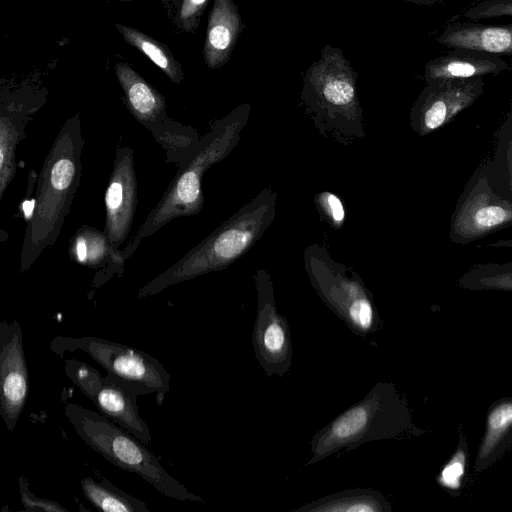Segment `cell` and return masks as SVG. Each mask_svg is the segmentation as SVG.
<instances>
[{"instance_id":"obj_1","label":"cell","mask_w":512,"mask_h":512,"mask_svg":"<svg viewBox=\"0 0 512 512\" xmlns=\"http://www.w3.org/2000/svg\"><path fill=\"white\" fill-rule=\"evenodd\" d=\"M83 145L80 117L75 115L59 130L40 170L22 243L21 272L31 268L60 235L81 182Z\"/></svg>"},{"instance_id":"obj_2","label":"cell","mask_w":512,"mask_h":512,"mask_svg":"<svg viewBox=\"0 0 512 512\" xmlns=\"http://www.w3.org/2000/svg\"><path fill=\"white\" fill-rule=\"evenodd\" d=\"M251 105L243 103L214 122L196 146L178 164L176 174L155 207L139 226L136 236L121 249L127 260L141 240L170 221L199 214L204 206L202 181L211 166L224 160L236 147L248 122Z\"/></svg>"},{"instance_id":"obj_3","label":"cell","mask_w":512,"mask_h":512,"mask_svg":"<svg viewBox=\"0 0 512 512\" xmlns=\"http://www.w3.org/2000/svg\"><path fill=\"white\" fill-rule=\"evenodd\" d=\"M278 193L262 189L181 259L144 284L137 299L204 274L228 268L259 241L276 217Z\"/></svg>"},{"instance_id":"obj_4","label":"cell","mask_w":512,"mask_h":512,"mask_svg":"<svg viewBox=\"0 0 512 512\" xmlns=\"http://www.w3.org/2000/svg\"><path fill=\"white\" fill-rule=\"evenodd\" d=\"M356 79L342 50L330 45L321 49L320 59L303 76L300 98L307 117L322 136L343 146L366 136Z\"/></svg>"},{"instance_id":"obj_5","label":"cell","mask_w":512,"mask_h":512,"mask_svg":"<svg viewBox=\"0 0 512 512\" xmlns=\"http://www.w3.org/2000/svg\"><path fill=\"white\" fill-rule=\"evenodd\" d=\"M406 399L391 382H378L358 402L317 431L310 440L315 464L340 450L355 449L376 440L419 434Z\"/></svg>"},{"instance_id":"obj_6","label":"cell","mask_w":512,"mask_h":512,"mask_svg":"<svg viewBox=\"0 0 512 512\" xmlns=\"http://www.w3.org/2000/svg\"><path fill=\"white\" fill-rule=\"evenodd\" d=\"M64 416L77 435L113 465L137 474L166 497L204 502L172 477L142 441L105 415L76 403H66Z\"/></svg>"},{"instance_id":"obj_7","label":"cell","mask_w":512,"mask_h":512,"mask_svg":"<svg viewBox=\"0 0 512 512\" xmlns=\"http://www.w3.org/2000/svg\"><path fill=\"white\" fill-rule=\"evenodd\" d=\"M303 260L318 297L354 334L366 338L381 329L373 295L356 272L336 262L319 243L305 248Z\"/></svg>"},{"instance_id":"obj_8","label":"cell","mask_w":512,"mask_h":512,"mask_svg":"<svg viewBox=\"0 0 512 512\" xmlns=\"http://www.w3.org/2000/svg\"><path fill=\"white\" fill-rule=\"evenodd\" d=\"M50 350L63 357L66 352L83 351L107 374L115 377L139 395L156 394L158 404L170 390V374L152 355L125 344L95 336H55Z\"/></svg>"},{"instance_id":"obj_9","label":"cell","mask_w":512,"mask_h":512,"mask_svg":"<svg viewBox=\"0 0 512 512\" xmlns=\"http://www.w3.org/2000/svg\"><path fill=\"white\" fill-rule=\"evenodd\" d=\"M115 74L132 116L166 150L167 161L179 164L201 137L193 128L170 119L165 98L128 64L117 63Z\"/></svg>"},{"instance_id":"obj_10","label":"cell","mask_w":512,"mask_h":512,"mask_svg":"<svg viewBox=\"0 0 512 512\" xmlns=\"http://www.w3.org/2000/svg\"><path fill=\"white\" fill-rule=\"evenodd\" d=\"M257 291V313L252 346L256 359L268 377H284L292 366V340L287 319L276 306L269 273L257 269L253 275Z\"/></svg>"},{"instance_id":"obj_11","label":"cell","mask_w":512,"mask_h":512,"mask_svg":"<svg viewBox=\"0 0 512 512\" xmlns=\"http://www.w3.org/2000/svg\"><path fill=\"white\" fill-rule=\"evenodd\" d=\"M104 233L116 250L127 239L138 204L134 149L117 144L113 168L105 192Z\"/></svg>"},{"instance_id":"obj_12","label":"cell","mask_w":512,"mask_h":512,"mask_svg":"<svg viewBox=\"0 0 512 512\" xmlns=\"http://www.w3.org/2000/svg\"><path fill=\"white\" fill-rule=\"evenodd\" d=\"M29 373L23 332L17 320L0 322V415L13 432L25 408Z\"/></svg>"},{"instance_id":"obj_13","label":"cell","mask_w":512,"mask_h":512,"mask_svg":"<svg viewBox=\"0 0 512 512\" xmlns=\"http://www.w3.org/2000/svg\"><path fill=\"white\" fill-rule=\"evenodd\" d=\"M423 91L411 113L413 128L425 133L440 127L475 97L477 82L448 83Z\"/></svg>"},{"instance_id":"obj_14","label":"cell","mask_w":512,"mask_h":512,"mask_svg":"<svg viewBox=\"0 0 512 512\" xmlns=\"http://www.w3.org/2000/svg\"><path fill=\"white\" fill-rule=\"evenodd\" d=\"M138 396L140 395L135 390L107 374L91 401L101 414L137 437L144 444L150 445L152 435L146 422L139 414Z\"/></svg>"},{"instance_id":"obj_15","label":"cell","mask_w":512,"mask_h":512,"mask_svg":"<svg viewBox=\"0 0 512 512\" xmlns=\"http://www.w3.org/2000/svg\"><path fill=\"white\" fill-rule=\"evenodd\" d=\"M70 260L84 267L101 269L93 281L98 288L117 273L122 275L125 258L116 251L104 233L95 227L81 225L69 241Z\"/></svg>"},{"instance_id":"obj_16","label":"cell","mask_w":512,"mask_h":512,"mask_svg":"<svg viewBox=\"0 0 512 512\" xmlns=\"http://www.w3.org/2000/svg\"><path fill=\"white\" fill-rule=\"evenodd\" d=\"M242 28L233 0H214L204 45V60L209 68H219L228 62Z\"/></svg>"},{"instance_id":"obj_17","label":"cell","mask_w":512,"mask_h":512,"mask_svg":"<svg viewBox=\"0 0 512 512\" xmlns=\"http://www.w3.org/2000/svg\"><path fill=\"white\" fill-rule=\"evenodd\" d=\"M512 442V397L495 402L486 416L485 430L475 458L480 473L499 460Z\"/></svg>"},{"instance_id":"obj_18","label":"cell","mask_w":512,"mask_h":512,"mask_svg":"<svg viewBox=\"0 0 512 512\" xmlns=\"http://www.w3.org/2000/svg\"><path fill=\"white\" fill-rule=\"evenodd\" d=\"M438 42L450 48L512 55V26H460L445 31Z\"/></svg>"},{"instance_id":"obj_19","label":"cell","mask_w":512,"mask_h":512,"mask_svg":"<svg viewBox=\"0 0 512 512\" xmlns=\"http://www.w3.org/2000/svg\"><path fill=\"white\" fill-rule=\"evenodd\" d=\"M386 497L372 488H350L323 496L293 512H390Z\"/></svg>"},{"instance_id":"obj_20","label":"cell","mask_w":512,"mask_h":512,"mask_svg":"<svg viewBox=\"0 0 512 512\" xmlns=\"http://www.w3.org/2000/svg\"><path fill=\"white\" fill-rule=\"evenodd\" d=\"M505 68L506 63L497 58L449 55L428 62L425 78L429 84H437L497 73Z\"/></svg>"},{"instance_id":"obj_21","label":"cell","mask_w":512,"mask_h":512,"mask_svg":"<svg viewBox=\"0 0 512 512\" xmlns=\"http://www.w3.org/2000/svg\"><path fill=\"white\" fill-rule=\"evenodd\" d=\"M84 497L97 509L104 512H150L146 503L117 488L108 479L97 482L84 477L81 482Z\"/></svg>"},{"instance_id":"obj_22","label":"cell","mask_w":512,"mask_h":512,"mask_svg":"<svg viewBox=\"0 0 512 512\" xmlns=\"http://www.w3.org/2000/svg\"><path fill=\"white\" fill-rule=\"evenodd\" d=\"M115 26L127 43L145 54L173 83L181 82L183 73L180 64L174 59L167 46L137 29L120 23L115 24Z\"/></svg>"},{"instance_id":"obj_23","label":"cell","mask_w":512,"mask_h":512,"mask_svg":"<svg viewBox=\"0 0 512 512\" xmlns=\"http://www.w3.org/2000/svg\"><path fill=\"white\" fill-rule=\"evenodd\" d=\"M25 122L2 111L0 116V200L16 174V146L23 137Z\"/></svg>"},{"instance_id":"obj_24","label":"cell","mask_w":512,"mask_h":512,"mask_svg":"<svg viewBox=\"0 0 512 512\" xmlns=\"http://www.w3.org/2000/svg\"><path fill=\"white\" fill-rule=\"evenodd\" d=\"M461 283L472 290L496 289L512 291V266L478 269L467 274Z\"/></svg>"},{"instance_id":"obj_25","label":"cell","mask_w":512,"mask_h":512,"mask_svg":"<svg viewBox=\"0 0 512 512\" xmlns=\"http://www.w3.org/2000/svg\"><path fill=\"white\" fill-rule=\"evenodd\" d=\"M64 372L89 400L100 388L104 379L96 368L77 359H65Z\"/></svg>"},{"instance_id":"obj_26","label":"cell","mask_w":512,"mask_h":512,"mask_svg":"<svg viewBox=\"0 0 512 512\" xmlns=\"http://www.w3.org/2000/svg\"><path fill=\"white\" fill-rule=\"evenodd\" d=\"M314 205L321 219L331 228L339 230L346 221V210L339 196L323 191L315 194Z\"/></svg>"},{"instance_id":"obj_27","label":"cell","mask_w":512,"mask_h":512,"mask_svg":"<svg viewBox=\"0 0 512 512\" xmlns=\"http://www.w3.org/2000/svg\"><path fill=\"white\" fill-rule=\"evenodd\" d=\"M19 495L21 505L25 512H68L69 510L60 503L50 499L37 497L29 489L27 478L19 476Z\"/></svg>"},{"instance_id":"obj_28","label":"cell","mask_w":512,"mask_h":512,"mask_svg":"<svg viewBox=\"0 0 512 512\" xmlns=\"http://www.w3.org/2000/svg\"><path fill=\"white\" fill-rule=\"evenodd\" d=\"M466 447L459 448L452 459L442 469L439 475V482L445 488H459L464 473L466 460Z\"/></svg>"},{"instance_id":"obj_29","label":"cell","mask_w":512,"mask_h":512,"mask_svg":"<svg viewBox=\"0 0 512 512\" xmlns=\"http://www.w3.org/2000/svg\"><path fill=\"white\" fill-rule=\"evenodd\" d=\"M512 212L503 207L490 205L478 209L474 215V223L480 228H491L509 219Z\"/></svg>"},{"instance_id":"obj_30","label":"cell","mask_w":512,"mask_h":512,"mask_svg":"<svg viewBox=\"0 0 512 512\" xmlns=\"http://www.w3.org/2000/svg\"><path fill=\"white\" fill-rule=\"evenodd\" d=\"M471 18H485V17H499L511 16L512 17V0H493L482 4L473 11L467 13Z\"/></svg>"},{"instance_id":"obj_31","label":"cell","mask_w":512,"mask_h":512,"mask_svg":"<svg viewBox=\"0 0 512 512\" xmlns=\"http://www.w3.org/2000/svg\"><path fill=\"white\" fill-rule=\"evenodd\" d=\"M208 0H183L180 9V20L188 28L196 25V21L202 13Z\"/></svg>"},{"instance_id":"obj_32","label":"cell","mask_w":512,"mask_h":512,"mask_svg":"<svg viewBox=\"0 0 512 512\" xmlns=\"http://www.w3.org/2000/svg\"><path fill=\"white\" fill-rule=\"evenodd\" d=\"M407 1H410V2H413L416 4H425V5H430V4L434 3V0H407Z\"/></svg>"}]
</instances>
